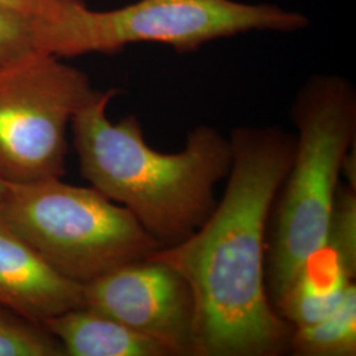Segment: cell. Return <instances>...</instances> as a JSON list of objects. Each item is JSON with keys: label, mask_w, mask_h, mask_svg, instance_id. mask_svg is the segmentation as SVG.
Masks as SVG:
<instances>
[{"label": "cell", "mask_w": 356, "mask_h": 356, "mask_svg": "<svg viewBox=\"0 0 356 356\" xmlns=\"http://www.w3.org/2000/svg\"><path fill=\"white\" fill-rule=\"evenodd\" d=\"M227 188L191 236L152 256L177 268L195 298L194 356H280L293 326L266 288L268 223L292 164L296 136L280 127L234 128Z\"/></svg>", "instance_id": "cell-1"}, {"label": "cell", "mask_w": 356, "mask_h": 356, "mask_svg": "<svg viewBox=\"0 0 356 356\" xmlns=\"http://www.w3.org/2000/svg\"><path fill=\"white\" fill-rule=\"evenodd\" d=\"M116 94L98 91L72 119L81 175L129 210L160 248L173 247L214 211L216 185L232 164L231 141L201 124L191 129L184 149L160 152L147 144L135 115L118 123L108 119L107 107Z\"/></svg>", "instance_id": "cell-2"}, {"label": "cell", "mask_w": 356, "mask_h": 356, "mask_svg": "<svg viewBox=\"0 0 356 356\" xmlns=\"http://www.w3.org/2000/svg\"><path fill=\"white\" fill-rule=\"evenodd\" d=\"M292 120L294 156L268 223L266 288L275 309L327 235L344 157L355 144V88L344 76H310L294 99Z\"/></svg>", "instance_id": "cell-3"}, {"label": "cell", "mask_w": 356, "mask_h": 356, "mask_svg": "<svg viewBox=\"0 0 356 356\" xmlns=\"http://www.w3.org/2000/svg\"><path fill=\"white\" fill-rule=\"evenodd\" d=\"M38 24V51L61 58L115 54L143 42L191 53L252 31L296 32L309 19L273 4L236 0H138L110 11L90 10L83 0H57L54 13Z\"/></svg>", "instance_id": "cell-4"}, {"label": "cell", "mask_w": 356, "mask_h": 356, "mask_svg": "<svg viewBox=\"0 0 356 356\" xmlns=\"http://www.w3.org/2000/svg\"><path fill=\"white\" fill-rule=\"evenodd\" d=\"M0 214L54 270L82 286L160 250L126 207L61 178L6 184Z\"/></svg>", "instance_id": "cell-5"}, {"label": "cell", "mask_w": 356, "mask_h": 356, "mask_svg": "<svg viewBox=\"0 0 356 356\" xmlns=\"http://www.w3.org/2000/svg\"><path fill=\"white\" fill-rule=\"evenodd\" d=\"M86 73L36 51L0 69V179L63 178L67 128L97 95Z\"/></svg>", "instance_id": "cell-6"}, {"label": "cell", "mask_w": 356, "mask_h": 356, "mask_svg": "<svg viewBox=\"0 0 356 356\" xmlns=\"http://www.w3.org/2000/svg\"><path fill=\"white\" fill-rule=\"evenodd\" d=\"M83 305L120 321L169 356H194L195 298L177 268L154 256L83 286Z\"/></svg>", "instance_id": "cell-7"}, {"label": "cell", "mask_w": 356, "mask_h": 356, "mask_svg": "<svg viewBox=\"0 0 356 356\" xmlns=\"http://www.w3.org/2000/svg\"><path fill=\"white\" fill-rule=\"evenodd\" d=\"M356 277V189L341 185L325 242L293 277L276 307L294 327L330 314Z\"/></svg>", "instance_id": "cell-8"}, {"label": "cell", "mask_w": 356, "mask_h": 356, "mask_svg": "<svg viewBox=\"0 0 356 356\" xmlns=\"http://www.w3.org/2000/svg\"><path fill=\"white\" fill-rule=\"evenodd\" d=\"M0 304L38 323L83 305V286L54 270L1 214Z\"/></svg>", "instance_id": "cell-9"}, {"label": "cell", "mask_w": 356, "mask_h": 356, "mask_svg": "<svg viewBox=\"0 0 356 356\" xmlns=\"http://www.w3.org/2000/svg\"><path fill=\"white\" fill-rule=\"evenodd\" d=\"M42 326L63 346L65 356H169L151 338L89 306L67 310Z\"/></svg>", "instance_id": "cell-10"}, {"label": "cell", "mask_w": 356, "mask_h": 356, "mask_svg": "<svg viewBox=\"0 0 356 356\" xmlns=\"http://www.w3.org/2000/svg\"><path fill=\"white\" fill-rule=\"evenodd\" d=\"M289 353L296 356L356 355V285L330 314L293 329Z\"/></svg>", "instance_id": "cell-11"}, {"label": "cell", "mask_w": 356, "mask_h": 356, "mask_svg": "<svg viewBox=\"0 0 356 356\" xmlns=\"http://www.w3.org/2000/svg\"><path fill=\"white\" fill-rule=\"evenodd\" d=\"M0 356H65V353L42 323L0 304Z\"/></svg>", "instance_id": "cell-12"}, {"label": "cell", "mask_w": 356, "mask_h": 356, "mask_svg": "<svg viewBox=\"0 0 356 356\" xmlns=\"http://www.w3.org/2000/svg\"><path fill=\"white\" fill-rule=\"evenodd\" d=\"M38 35L35 16L0 3V69L38 51Z\"/></svg>", "instance_id": "cell-13"}, {"label": "cell", "mask_w": 356, "mask_h": 356, "mask_svg": "<svg viewBox=\"0 0 356 356\" xmlns=\"http://www.w3.org/2000/svg\"><path fill=\"white\" fill-rule=\"evenodd\" d=\"M0 3L38 20L49 19L57 7V0H0Z\"/></svg>", "instance_id": "cell-14"}, {"label": "cell", "mask_w": 356, "mask_h": 356, "mask_svg": "<svg viewBox=\"0 0 356 356\" xmlns=\"http://www.w3.org/2000/svg\"><path fill=\"white\" fill-rule=\"evenodd\" d=\"M4 186H6V184L0 179V195H1V193H3V191H4Z\"/></svg>", "instance_id": "cell-15"}]
</instances>
